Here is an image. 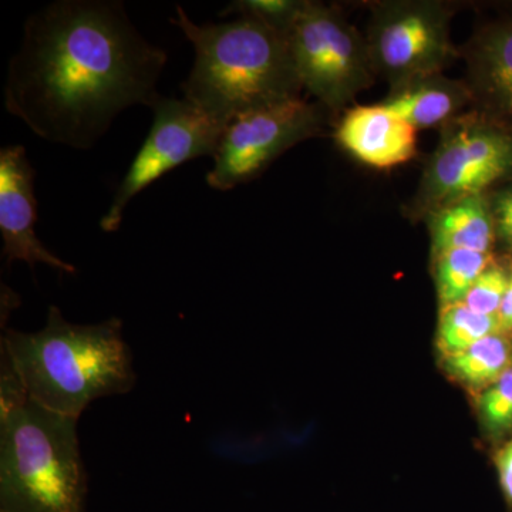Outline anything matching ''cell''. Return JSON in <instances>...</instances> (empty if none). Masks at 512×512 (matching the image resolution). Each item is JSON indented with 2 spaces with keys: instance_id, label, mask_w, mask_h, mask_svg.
Wrapping results in <instances>:
<instances>
[{
  "instance_id": "6da1fadb",
  "label": "cell",
  "mask_w": 512,
  "mask_h": 512,
  "mask_svg": "<svg viewBox=\"0 0 512 512\" xmlns=\"http://www.w3.org/2000/svg\"><path fill=\"white\" fill-rule=\"evenodd\" d=\"M165 64L167 53L134 28L123 2L60 0L26 20L6 111L50 143L87 150L121 111L160 99Z\"/></svg>"
},
{
  "instance_id": "7a4b0ae2",
  "label": "cell",
  "mask_w": 512,
  "mask_h": 512,
  "mask_svg": "<svg viewBox=\"0 0 512 512\" xmlns=\"http://www.w3.org/2000/svg\"><path fill=\"white\" fill-rule=\"evenodd\" d=\"M173 25L195 49L184 99L227 126L242 114L298 99L303 90L288 36L249 18L197 25L180 5Z\"/></svg>"
},
{
  "instance_id": "3957f363",
  "label": "cell",
  "mask_w": 512,
  "mask_h": 512,
  "mask_svg": "<svg viewBox=\"0 0 512 512\" xmlns=\"http://www.w3.org/2000/svg\"><path fill=\"white\" fill-rule=\"evenodd\" d=\"M2 352L32 402L76 420L94 400L126 394L136 384L133 355L117 318L74 325L50 306L39 332L6 330Z\"/></svg>"
},
{
  "instance_id": "277c9868",
  "label": "cell",
  "mask_w": 512,
  "mask_h": 512,
  "mask_svg": "<svg viewBox=\"0 0 512 512\" xmlns=\"http://www.w3.org/2000/svg\"><path fill=\"white\" fill-rule=\"evenodd\" d=\"M77 420L32 400L0 416V512H86Z\"/></svg>"
},
{
  "instance_id": "5b68a950",
  "label": "cell",
  "mask_w": 512,
  "mask_h": 512,
  "mask_svg": "<svg viewBox=\"0 0 512 512\" xmlns=\"http://www.w3.org/2000/svg\"><path fill=\"white\" fill-rule=\"evenodd\" d=\"M286 36L303 89L323 109H345L372 86L376 74L366 39L338 9L305 0Z\"/></svg>"
},
{
  "instance_id": "8992f818",
  "label": "cell",
  "mask_w": 512,
  "mask_h": 512,
  "mask_svg": "<svg viewBox=\"0 0 512 512\" xmlns=\"http://www.w3.org/2000/svg\"><path fill=\"white\" fill-rule=\"evenodd\" d=\"M512 173V131L481 114L456 117L443 127L413 201L416 217L448 202L485 194Z\"/></svg>"
},
{
  "instance_id": "52a82bcc",
  "label": "cell",
  "mask_w": 512,
  "mask_h": 512,
  "mask_svg": "<svg viewBox=\"0 0 512 512\" xmlns=\"http://www.w3.org/2000/svg\"><path fill=\"white\" fill-rule=\"evenodd\" d=\"M453 12L431 0H396L373 8L366 45L375 74L390 87L443 73L458 50L451 40Z\"/></svg>"
},
{
  "instance_id": "ba28073f",
  "label": "cell",
  "mask_w": 512,
  "mask_h": 512,
  "mask_svg": "<svg viewBox=\"0 0 512 512\" xmlns=\"http://www.w3.org/2000/svg\"><path fill=\"white\" fill-rule=\"evenodd\" d=\"M325 110L298 97L229 121L207 174L208 185L228 191L255 180L286 150L318 136Z\"/></svg>"
},
{
  "instance_id": "9c48e42d",
  "label": "cell",
  "mask_w": 512,
  "mask_h": 512,
  "mask_svg": "<svg viewBox=\"0 0 512 512\" xmlns=\"http://www.w3.org/2000/svg\"><path fill=\"white\" fill-rule=\"evenodd\" d=\"M151 110L153 127L101 218L103 231H117L130 201L158 178L194 158L217 153L225 127L190 101L160 97Z\"/></svg>"
},
{
  "instance_id": "30bf717a",
  "label": "cell",
  "mask_w": 512,
  "mask_h": 512,
  "mask_svg": "<svg viewBox=\"0 0 512 512\" xmlns=\"http://www.w3.org/2000/svg\"><path fill=\"white\" fill-rule=\"evenodd\" d=\"M37 202L35 197V170L25 147L9 146L0 151V234L3 255L9 264L23 261L35 269L46 264L63 272L76 274L69 262L46 249L36 237Z\"/></svg>"
},
{
  "instance_id": "8fae6325",
  "label": "cell",
  "mask_w": 512,
  "mask_h": 512,
  "mask_svg": "<svg viewBox=\"0 0 512 512\" xmlns=\"http://www.w3.org/2000/svg\"><path fill=\"white\" fill-rule=\"evenodd\" d=\"M464 57L477 113L512 131V19L481 29Z\"/></svg>"
},
{
  "instance_id": "7c38bea8",
  "label": "cell",
  "mask_w": 512,
  "mask_h": 512,
  "mask_svg": "<svg viewBox=\"0 0 512 512\" xmlns=\"http://www.w3.org/2000/svg\"><path fill=\"white\" fill-rule=\"evenodd\" d=\"M335 137L346 153L377 170L409 163L416 156L417 128L382 104L346 110Z\"/></svg>"
},
{
  "instance_id": "4fadbf2b",
  "label": "cell",
  "mask_w": 512,
  "mask_h": 512,
  "mask_svg": "<svg viewBox=\"0 0 512 512\" xmlns=\"http://www.w3.org/2000/svg\"><path fill=\"white\" fill-rule=\"evenodd\" d=\"M470 101L473 97L466 82L448 79L440 73L390 87V93L380 104L419 130L439 124L446 126Z\"/></svg>"
},
{
  "instance_id": "5bb4252c",
  "label": "cell",
  "mask_w": 512,
  "mask_h": 512,
  "mask_svg": "<svg viewBox=\"0 0 512 512\" xmlns=\"http://www.w3.org/2000/svg\"><path fill=\"white\" fill-rule=\"evenodd\" d=\"M433 252L470 249L491 254L497 238L490 197L470 195L427 215Z\"/></svg>"
},
{
  "instance_id": "9a60e30c",
  "label": "cell",
  "mask_w": 512,
  "mask_h": 512,
  "mask_svg": "<svg viewBox=\"0 0 512 512\" xmlns=\"http://www.w3.org/2000/svg\"><path fill=\"white\" fill-rule=\"evenodd\" d=\"M511 367V342L504 333L478 340L470 348L443 357V369L468 392L480 396Z\"/></svg>"
},
{
  "instance_id": "2e32d148",
  "label": "cell",
  "mask_w": 512,
  "mask_h": 512,
  "mask_svg": "<svg viewBox=\"0 0 512 512\" xmlns=\"http://www.w3.org/2000/svg\"><path fill=\"white\" fill-rule=\"evenodd\" d=\"M493 255L470 249H447L434 254V276L440 309L463 303Z\"/></svg>"
},
{
  "instance_id": "e0dca14e",
  "label": "cell",
  "mask_w": 512,
  "mask_h": 512,
  "mask_svg": "<svg viewBox=\"0 0 512 512\" xmlns=\"http://www.w3.org/2000/svg\"><path fill=\"white\" fill-rule=\"evenodd\" d=\"M495 333H504L497 316L483 315L464 303H457L441 308L437 349L441 357L454 355Z\"/></svg>"
},
{
  "instance_id": "ac0fdd59",
  "label": "cell",
  "mask_w": 512,
  "mask_h": 512,
  "mask_svg": "<svg viewBox=\"0 0 512 512\" xmlns=\"http://www.w3.org/2000/svg\"><path fill=\"white\" fill-rule=\"evenodd\" d=\"M303 5L305 0H237L221 10L220 15L222 18L237 15L238 18L259 20L288 35Z\"/></svg>"
},
{
  "instance_id": "d6986e66",
  "label": "cell",
  "mask_w": 512,
  "mask_h": 512,
  "mask_svg": "<svg viewBox=\"0 0 512 512\" xmlns=\"http://www.w3.org/2000/svg\"><path fill=\"white\" fill-rule=\"evenodd\" d=\"M478 413L485 431L503 437L512 431V366L478 396Z\"/></svg>"
},
{
  "instance_id": "ffe728a7",
  "label": "cell",
  "mask_w": 512,
  "mask_h": 512,
  "mask_svg": "<svg viewBox=\"0 0 512 512\" xmlns=\"http://www.w3.org/2000/svg\"><path fill=\"white\" fill-rule=\"evenodd\" d=\"M510 285V268L490 262L467 293L464 305L483 315L497 316Z\"/></svg>"
},
{
  "instance_id": "44dd1931",
  "label": "cell",
  "mask_w": 512,
  "mask_h": 512,
  "mask_svg": "<svg viewBox=\"0 0 512 512\" xmlns=\"http://www.w3.org/2000/svg\"><path fill=\"white\" fill-rule=\"evenodd\" d=\"M490 202L497 237L512 247V185L491 195Z\"/></svg>"
},
{
  "instance_id": "7402d4cb",
  "label": "cell",
  "mask_w": 512,
  "mask_h": 512,
  "mask_svg": "<svg viewBox=\"0 0 512 512\" xmlns=\"http://www.w3.org/2000/svg\"><path fill=\"white\" fill-rule=\"evenodd\" d=\"M494 463L505 501L512 510V439L498 448Z\"/></svg>"
},
{
  "instance_id": "603a6c76",
  "label": "cell",
  "mask_w": 512,
  "mask_h": 512,
  "mask_svg": "<svg viewBox=\"0 0 512 512\" xmlns=\"http://www.w3.org/2000/svg\"><path fill=\"white\" fill-rule=\"evenodd\" d=\"M498 320H500L503 332H511L512 330V264L510 265V285H508L507 293H505L503 305L498 312Z\"/></svg>"
},
{
  "instance_id": "cb8c5ba5",
  "label": "cell",
  "mask_w": 512,
  "mask_h": 512,
  "mask_svg": "<svg viewBox=\"0 0 512 512\" xmlns=\"http://www.w3.org/2000/svg\"><path fill=\"white\" fill-rule=\"evenodd\" d=\"M511 366H512V342H511Z\"/></svg>"
}]
</instances>
